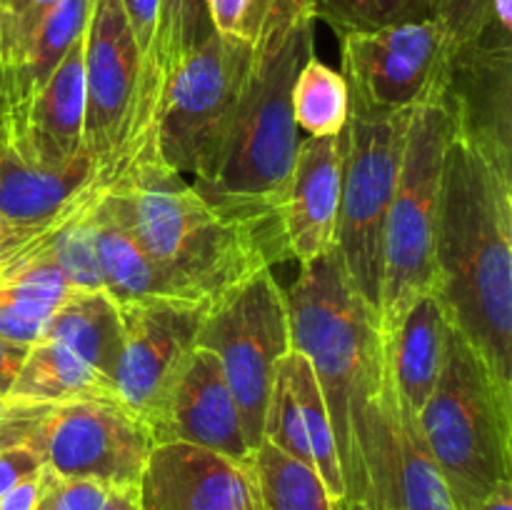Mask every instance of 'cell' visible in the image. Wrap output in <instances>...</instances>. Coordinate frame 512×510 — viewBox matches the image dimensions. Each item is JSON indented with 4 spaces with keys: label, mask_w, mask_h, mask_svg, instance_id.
I'll return each instance as SVG.
<instances>
[{
    "label": "cell",
    "mask_w": 512,
    "mask_h": 510,
    "mask_svg": "<svg viewBox=\"0 0 512 510\" xmlns=\"http://www.w3.org/2000/svg\"><path fill=\"white\" fill-rule=\"evenodd\" d=\"M100 203L158 265L173 298L213 303L290 260L280 210L210 203L165 165L135 170Z\"/></svg>",
    "instance_id": "6da1fadb"
},
{
    "label": "cell",
    "mask_w": 512,
    "mask_h": 510,
    "mask_svg": "<svg viewBox=\"0 0 512 510\" xmlns=\"http://www.w3.org/2000/svg\"><path fill=\"white\" fill-rule=\"evenodd\" d=\"M435 293L512 393V175L455 135L440 180Z\"/></svg>",
    "instance_id": "7a4b0ae2"
},
{
    "label": "cell",
    "mask_w": 512,
    "mask_h": 510,
    "mask_svg": "<svg viewBox=\"0 0 512 510\" xmlns=\"http://www.w3.org/2000/svg\"><path fill=\"white\" fill-rule=\"evenodd\" d=\"M313 0H273L240 90L228 140L208 178L193 183L200 195L238 210H278V193L298 150L293 88L315 55Z\"/></svg>",
    "instance_id": "3957f363"
},
{
    "label": "cell",
    "mask_w": 512,
    "mask_h": 510,
    "mask_svg": "<svg viewBox=\"0 0 512 510\" xmlns=\"http://www.w3.org/2000/svg\"><path fill=\"white\" fill-rule=\"evenodd\" d=\"M285 300L290 348L303 353L313 368L333 425L345 480L343 503H358L368 405L388 365L378 315L353 288L335 248L300 265Z\"/></svg>",
    "instance_id": "277c9868"
},
{
    "label": "cell",
    "mask_w": 512,
    "mask_h": 510,
    "mask_svg": "<svg viewBox=\"0 0 512 510\" xmlns=\"http://www.w3.org/2000/svg\"><path fill=\"white\" fill-rule=\"evenodd\" d=\"M418 423L455 510H480L503 480H512V393L453 325Z\"/></svg>",
    "instance_id": "5b68a950"
},
{
    "label": "cell",
    "mask_w": 512,
    "mask_h": 510,
    "mask_svg": "<svg viewBox=\"0 0 512 510\" xmlns=\"http://www.w3.org/2000/svg\"><path fill=\"white\" fill-rule=\"evenodd\" d=\"M450 135L453 128L438 103L418 108L408 123L398 183L383 233L378 313L383 338L420 295L435 290L440 180Z\"/></svg>",
    "instance_id": "8992f818"
},
{
    "label": "cell",
    "mask_w": 512,
    "mask_h": 510,
    "mask_svg": "<svg viewBox=\"0 0 512 510\" xmlns=\"http://www.w3.org/2000/svg\"><path fill=\"white\" fill-rule=\"evenodd\" d=\"M28 448L60 478L138 485L153 435L120 400L8 403L0 410V448Z\"/></svg>",
    "instance_id": "52a82bcc"
},
{
    "label": "cell",
    "mask_w": 512,
    "mask_h": 510,
    "mask_svg": "<svg viewBox=\"0 0 512 510\" xmlns=\"http://www.w3.org/2000/svg\"><path fill=\"white\" fill-rule=\"evenodd\" d=\"M198 345L213 350L223 363L245 440L255 450L263 443L275 370L290 350L288 300L273 270H260L213 300L200 325Z\"/></svg>",
    "instance_id": "ba28073f"
},
{
    "label": "cell",
    "mask_w": 512,
    "mask_h": 510,
    "mask_svg": "<svg viewBox=\"0 0 512 510\" xmlns=\"http://www.w3.org/2000/svg\"><path fill=\"white\" fill-rule=\"evenodd\" d=\"M250 63V43L213 33L165 85L158 113V155L173 173L208 178L228 140Z\"/></svg>",
    "instance_id": "9c48e42d"
},
{
    "label": "cell",
    "mask_w": 512,
    "mask_h": 510,
    "mask_svg": "<svg viewBox=\"0 0 512 510\" xmlns=\"http://www.w3.org/2000/svg\"><path fill=\"white\" fill-rule=\"evenodd\" d=\"M413 113L378 120H348L335 250L353 288L375 315L380 313L385 220L398 183L405 135Z\"/></svg>",
    "instance_id": "30bf717a"
},
{
    "label": "cell",
    "mask_w": 512,
    "mask_h": 510,
    "mask_svg": "<svg viewBox=\"0 0 512 510\" xmlns=\"http://www.w3.org/2000/svg\"><path fill=\"white\" fill-rule=\"evenodd\" d=\"M448 50L435 20L340 35L350 118H395L435 103Z\"/></svg>",
    "instance_id": "8fae6325"
},
{
    "label": "cell",
    "mask_w": 512,
    "mask_h": 510,
    "mask_svg": "<svg viewBox=\"0 0 512 510\" xmlns=\"http://www.w3.org/2000/svg\"><path fill=\"white\" fill-rule=\"evenodd\" d=\"M135 170L100 165L90 153L65 165H40L0 133V263L80 218Z\"/></svg>",
    "instance_id": "7c38bea8"
},
{
    "label": "cell",
    "mask_w": 512,
    "mask_h": 510,
    "mask_svg": "<svg viewBox=\"0 0 512 510\" xmlns=\"http://www.w3.org/2000/svg\"><path fill=\"white\" fill-rule=\"evenodd\" d=\"M358 505L370 510H455L420 433L418 415L400 400L388 365L368 405L360 445Z\"/></svg>",
    "instance_id": "4fadbf2b"
},
{
    "label": "cell",
    "mask_w": 512,
    "mask_h": 510,
    "mask_svg": "<svg viewBox=\"0 0 512 510\" xmlns=\"http://www.w3.org/2000/svg\"><path fill=\"white\" fill-rule=\"evenodd\" d=\"M143 58L120 0H93L83 33L85 150L100 165L140 168L125 150L133 130Z\"/></svg>",
    "instance_id": "5bb4252c"
},
{
    "label": "cell",
    "mask_w": 512,
    "mask_h": 510,
    "mask_svg": "<svg viewBox=\"0 0 512 510\" xmlns=\"http://www.w3.org/2000/svg\"><path fill=\"white\" fill-rule=\"evenodd\" d=\"M435 103L455 138L512 175V30L490 23L450 45Z\"/></svg>",
    "instance_id": "9a60e30c"
},
{
    "label": "cell",
    "mask_w": 512,
    "mask_h": 510,
    "mask_svg": "<svg viewBox=\"0 0 512 510\" xmlns=\"http://www.w3.org/2000/svg\"><path fill=\"white\" fill-rule=\"evenodd\" d=\"M118 308L123 320V358L115 390L120 403L150 428L170 385L198 345L210 303L148 298Z\"/></svg>",
    "instance_id": "2e32d148"
},
{
    "label": "cell",
    "mask_w": 512,
    "mask_h": 510,
    "mask_svg": "<svg viewBox=\"0 0 512 510\" xmlns=\"http://www.w3.org/2000/svg\"><path fill=\"white\" fill-rule=\"evenodd\" d=\"M150 435L153 443L180 440L248 465L253 450L245 440L240 410L225 380L223 363L213 350L195 345L170 385L163 408L150 425Z\"/></svg>",
    "instance_id": "e0dca14e"
},
{
    "label": "cell",
    "mask_w": 512,
    "mask_h": 510,
    "mask_svg": "<svg viewBox=\"0 0 512 510\" xmlns=\"http://www.w3.org/2000/svg\"><path fill=\"white\" fill-rule=\"evenodd\" d=\"M345 148L348 128L330 138L300 140L275 200L288 255L300 265L330 253L338 243Z\"/></svg>",
    "instance_id": "ac0fdd59"
},
{
    "label": "cell",
    "mask_w": 512,
    "mask_h": 510,
    "mask_svg": "<svg viewBox=\"0 0 512 510\" xmlns=\"http://www.w3.org/2000/svg\"><path fill=\"white\" fill-rule=\"evenodd\" d=\"M138 503L140 510H258L248 465L180 440L150 448Z\"/></svg>",
    "instance_id": "d6986e66"
},
{
    "label": "cell",
    "mask_w": 512,
    "mask_h": 510,
    "mask_svg": "<svg viewBox=\"0 0 512 510\" xmlns=\"http://www.w3.org/2000/svg\"><path fill=\"white\" fill-rule=\"evenodd\" d=\"M448 330L450 320L443 303L438 293L430 290L410 305L400 323L383 338L390 380L415 415L428 403L440 378Z\"/></svg>",
    "instance_id": "ffe728a7"
},
{
    "label": "cell",
    "mask_w": 512,
    "mask_h": 510,
    "mask_svg": "<svg viewBox=\"0 0 512 510\" xmlns=\"http://www.w3.org/2000/svg\"><path fill=\"white\" fill-rule=\"evenodd\" d=\"M40 340L65 345L113 383L118 378L123 358V320L118 303L103 288L70 293L48 318Z\"/></svg>",
    "instance_id": "44dd1931"
},
{
    "label": "cell",
    "mask_w": 512,
    "mask_h": 510,
    "mask_svg": "<svg viewBox=\"0 0 512 510\" xmlns=\"http://www.w3.org/2000/svg\"><path fill=\"white\" fill-rule=\"evenodd\" d=\"M93 250L100 285L118 305L148 298H173L168 280L158 265L148 258L138 240L105 210L103 203L93 205L83 218Z\"/></svg>",
    "instance_id": "7402d4cb"
},
{
    "label": "cell",
    "mask_w": 512,
    "mask_h": 510,
    "mask_svg": "<svg viewBox=\"0 0 512 510\" xmlns=\"http://www.w3.org/2000/svg\"><path fill=\"white\" fill-rule=\"evenodd\" d=\"M75 293L68 275L48 258H25L3 270L0 283V338L35 345L50 315Z\"/></svg>",
    "instance_id": "603a6c76"
},
{
    "label": "cell",
    "mask_w": 512,
    "mask_h": 510,
    "mask_svg": "<svg viewBox=\"0 0 512 510\" xmlns=\"http://www.w3.org/2000/svg\"><path fill=\"white\" fill-rule=\"evenodd\" d=\"M8 403H73L118 400L113 380L55 340L30 345L28 358L8 393Z\"/></svg>",
    "instance_id": "cb8c5ba5"
},
{
    "label": "cell",
    "mask_w": 512,
    "mask_h": 510,
    "mask_svg": "<svg viewBox=\"0 0 512 510\" xmlns=\"http://www.w3.org/2000/svg\"><path fill=\"white\" fill-rule=\"evenodd\" d=\"M93 0H60L45 18L33 43L13 68L0 70V108L18 113L50 78L63 55L83 38Z\"/></svg>",
    "instance_id": "d4e9b609"
},
{
    "label": "cell",
    "mask_w": 512,
    "mask_h": 510,
    "mask_svg": "<svg viewBox=\"0 0 512 510\" xmlns=\"http://www.w3.org/2000/svg\"><path fill=\"white\" fill-rule=\"evenodd\" d=\"M248 473L258 510H333V500L318 473L268 440L253 450Z\"/></svg>",
    "instance_id": "484cf974"
},
{
    "label": "cell",
    "mask_w": 512,
    "mask_h": 510,
    "mask_svg": "<svg viewBox=\"0 0 512 510\" xmlns=\"http://www.w3.org/2000/svg\"><path fill=\"white\" fill-rule=\"evenodd\" d=\"M283 368L285 373H288L290 383H293L295 398H298L300 413H303L305 438H308L313 470L318 473V478L323 480L330 500H333V503H343L345 480L343 468H340L338 445H335L333 425H330L328 408H325L323 393H320L313 368H310V363L305 360V355L293 348L283 355Z\"/></svg>",
    "instance_id": "4316f807"
},
{
    "label": "cell",
    "mask_w": 512,
    "mask_h": 510,
    "mask_svg": "<svg viewBox=\"0 0 512 510\" xmlns=\"http://www.w3.org/2000/svg\"><path fill=\"white\" fill-rule=\"evenodd\" d=\"M293 118L308 138H330L348 128L350 98L345 78L315 55L295 80Z\"/></svg>",
    "instance_id": "83f0119b"
},
{
    "label": "cell",
    "mask_w": 512,
    "mask_h": 510,
    "mask_svg": "<svg viewBox=\"0 0 512 510\" xmlns=\"http://www.w3.org/2000/svg\"><path fill=\"white\" fill-rule=\"evenodd\" d=\"M315 18L340 35L430 18V0H313Z\"/></svg>",
    "instance_id": "f1b7e54d"
},
{
    "label": "cell",
    "mask_w": 512,
    "mask_h": 510,
    "mask_svg": "<svg viewBox=\"0 0 512 510\" xmlns=\"http://www.w3.org/2000/svg\"><path fill=\"white\" fill-rule=\"evenodd\" d=\"M205 3L215 33L253 45L273 0H205Z\"/></svg>",
    "instance_id": "f546056e"
},
{
    "label": "cell",
    "mask_w": 512,
    "mask_h": 510,
    "mask_svg": "<svg viewBox=\"0 0 512 510\" xmlns=\"http://www.w3.org/2000/svg\"><path fill=\"white\" fill-rule=\"evenodd\" d=\"M430 18L443 28L450 45L465 43L495 23L490 18V0H430Z\"/></svg>",
    "instance_id": "4dcf8cb0"
},
{
    "label": "cell",
    "mask_w": 512,
    "mask_h": 510,
    "mask_svg": "<svg viewBox=\"0 0 512 510\" xmlns=\"http://www.w3.org/2000/svg\"><path fill=\"white\" fill-rule=\"evenodd\" d=\"M108 490L98 480L58 478L35 510H103Z\"/></svg>",
    "instance_id": "1f68e13d"
},
{
    "label": "cell",
    "mask_w": 512,
    "mask_h": 510,
    "mask_svg": "<svg viewBox=\"0 0 512 510\" xmlns=\"http://www.w3.org/2000/svg\"><path fill=\"white\" fill-rule=\"evenodd\" d=\"M58 478L60 475L50 465L43 463L38 473L28 475L18 485H13L8 493L0 495V510H35L40 500H43V495L48 493L50 485Z\"/></svg>",
    "instance_id": "d6a6232c"
},
{
    "label": "cell",
    "mask_w": 512,
    "mask_h": 510,
    "mask_svg": "<svg viewBox=\"0 0 512 510\" xmlns=\"http://www.w3.org/2000/svg\"><path fill=\"white\" fill-rule=\"evenodd\" d=\"M123 13L128 18L130 30H133L135 45L140 50V58H148L150 45H153L155 23H158V0H120Z\"/></svg>",
    "instance_id": "836d02e7"
},
{
    "label": "cell",
    "mask_w": 512,
    "mask_h": 510,
    "mask_svg": "<svg viewBox=\"0 0 512 510\" xmlns=\"http://www.w3.org/2000/svg\"><path fill=\"white\" fill-rule=\"evenodd\" d=\"M43 468V460L28 448H0V495L8 493L13 485L25 480L28 475L38 473Z\"/></svg>",
    "instance_id": "e575fe53"
},
{
    "label": "cell",
    "mask_w": 512,
    "mask_h": 510,
    "mask_svg": "<svg viewBox=\"0 0 512 510\" xmlns=\"http://www.w3.org/2000/svg\"><path fill=\"white\" fill-rule=\"evenodd\" d=\"M28 350L30 345H18L0 338V398H8L10 388H13L25 358H28Z\"/></svg>",
    "instance_id": "d590c367"
},
{
    "label": "cell",
    "mask_w": 512,
    "mask_h": 510,
    "mask_svg": "<svg viewBox=\"0 0 512 510\" xmlns=\"http://www.w3.org/2000/svg\"><path fill=\"white\" fill-rule=\"evenodd\" d=\"M103 510H140L138 485H128V488H110Z\"/></svg>",
    "instance_id": "8d00e7d4"
},
{
    "label": "cell",
    "mask_w": 512,
    "mask_h": 510,
    "mask_svg": "<svg viewBox=\"0 0 512 510\" xmlns=\"http://www.w3.org/2000/svg\"><path fill=\"white\" fill-rule=\"evenodd\" d=\"M480 510H512V480H503V483L485 498Z\"/></svg>",
    "instance_id": "74e56055"
},
{
    "label": "cell",
    "mask_w": 512,
    "mask_h": 510,
    "mask_svg": "<svg viewBox=\"0 0 512 510\" xmlns=\"http://www.w3.org/2000/svg\"><path fill=\"white\" fill-rule=\"evenodd\" d=\"M333 510H370V508H365V505H358V503H333Z\"/></svg>",
    "instance_id": "f35d334b"
},
{
    "label": "cell",
    "mask_w": 512,
    "mask_h": 510,
    "mask_svg": "<svg viewBox=\"0 0 512 510\" xmlns=\"http://www.w3.org/2000/svg\"><path fill=\"white\" fill-rule=\"evenodd\" d=\"M3 405H5V398H0V410H3Z\"/></svg>",
    "instance_id": "ab89813d"
},
{
    "label": "cell",
    "mask_w": 512,
    "mask_h": 510,
    "mask_svg": "<svg viewBox=\"0 0 512 510\" xmlns=\"http://www.w3.org/2000/svg\"><path fill=\"white\" fill-rule=\"evenodd\" d=\"M0 240H3V225H0Z\"/></svg>",
    "instance_id": "60d3db41"
},
{
    "label": "cell",
    "mask_w": 512,
    "mask_h": 510,
    "mask_svg": "<svg viewBox=\"0 0 512 510\" xmlns=\"http://www.w3.org/2000/svg\"><path fill=\"white\" fill-rule=\"evenodd\" d=\"M0 283H3V273H0Z\"/></svg>",
    "instance_id": "b9f144b4"
}]
</instances>
